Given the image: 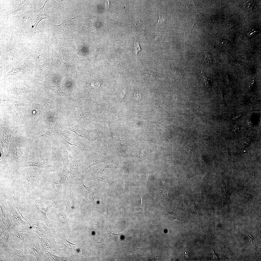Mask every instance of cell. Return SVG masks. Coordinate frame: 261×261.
I'll return each mask as SVG.
<instances>
[{"mask_svg":"<svg viewBox=\"0 0 261 261\" xmlns=\"http://www.w3.org/2000/svg\"><path fill=\"white\" fill-rule=\"evenodd\" d=\"M65 150L68 154H72L73 156H78L82 155L86 150L85 144L82 141L74 144H71L64 139L62 141Z\"/></svg>","mask_w":261,"mask_h":261,"instance_id":"cell-7","label":"cell"},{"mask_svg":"<svg viewBox=\"0 0 261 261\" xmlns=\"http://www.w3.org/2000/svg\"><path fill=\"white\" fill-rule=\"evenodd\" d=\"M223 151L224 153H225L226 154H228V151L227 149L225 148H223Z\"/></svg>","mask_w":261,"mask_h":261,"instance_id":"cell-39","label":"cell"},{"mask_svg":"<svg viewBox=\"0 0 261 261\" xmlns=\"http://www.w3.org/2000/svg\"><path fill=\"white\" fill-rule=\"evenodd\" d=\"M93 179L94 180H96L98 181H104L107 182L110 184L112 185L116 188L118 189V187L117 184L115 182L112 180L108 178L102 176H98L94 177Z\"/></svg>","mask_w":261,"mask_h":261,"instance_id":"cell-25","label":"cell"},{"mask_svg":"<svg viewBox=\"0 0 261 261\" xmlns=\"http://www.w3.org/2000/svg\"><path fill=\"white\" fill-rule=\"evenodd\" d=\"M10 230L13 240L22 246L25 245L33 235L30 231Z\"/></svg>","mask_w":261,"mask_h":261,"instance_id":"cell-9","label":"cell"},{"mask_svg":"<svg viewBox=\"0 0 261 261\" xmlns=\"http://www.w3.org/2000/svg\"><path fill=\"white\" fill-rule=\"evenodd\" d=\"M101 81L98 79H96L94 81L92 82V84L94 86H95V87H98L101 84Z\"/></svg>","mask_w":261,"mask_h":261,"instance_id":"cell-32","label":"cell"},{"mask_svg":"<svg viewBox=\"0 0 261 261\" xmlns=\"http://www.w3.org/2000/svg\"><path fill=\"white\" fill-rule=\"evenodd\" d=\"M29 0H19L15 5L12 12V14H14L17 12L24 10L29 4Z\"/></svg>","mask_w":261,"mask_h":261,"instance_id":"cell-21","label":"cell"},{"mask_svg":"<svg viewBox=\"0 0 261 261\" xmlns=\"http://www.w3.org/2000/svg\"><path fill=\"white\" fill-rule=\"evenodd\" d=\"M192 12L191 21L193 24L198 21H202L204 16L203 14L200 11L196 6L192 5Z\"/></svg>","mask_w":261,"mask_h":261,"instance_id":"cell-20","label":"cell"},{"mask_svg":"<svg viewBox=\"0 0 261 261\" xmlns=\"http://www.w3.org/2000/svg\"><path fill=\"white\" fill-rule=\"evenodd\" d=\"M145 75L149 79L151 80H153L155 78V75L154 73L153 72L150 71H147Z\"/></svg>","mask_w":261,"mask_h":261,"instance_id":"cell-31","label":"cell"},{"mask_svg":"<svg viewBox=\"0 0 261 261\" xmlns=\"http://www.w3.org/2000/svg\"><path fill=\"white\" fill-rule=\"evenodd\" d=\"M106 160V158L103 157L99 156L91 158L89 160L87 167L86 168L85 171H86L90 167L93 166L105 161Z\"/></svg>","mask_w":261,"mask_h":261,"instance_id":"cell-23","label":"cell"},{"mask_svg":"<svg viewBox=\"0 0 261 261\" xmlns=\"http://www.w3.org/2000/svg\"><path fill=\"white\" fill-rule=\"evenodd\" d=\"M213 257L214 258V259H215V258H216L217 259L218 258V257H217V256L216 255V254H215L213 251Z\"/></svg>","mask_w":261,"mask_h":261,"instance_id":"cell-40","label":"cell"},{"mask_svg":"<svg viewBox=\"0 0 261 261\" xmlns=\"http://www.w3.org/2000/svg\"><path fill=\"white\" fill-rule=\"evenodd\" d=\"M2 191L0 192V208L1 213V221L0 225L1 230L0 235L11 227V223L6 210L4 203V197Z\"/></svg>","mask_w":261,"mask_h":261,"instance_id":"cell-5","label":"cell"},{"mask_svg":"<svg viewBox=\"0 0 261 261\" xmlns=\"http://www.w3.org/2000/svg\"><path fill=\"white\" fill-rule=\"evenodd\" d=\"M203 80L206 86L207 87H208V78L205 76L204 75L203 77Z\"/></svg>","mask_w":261,"mask_h":261,"instance_id":"cell-33","label":"cell"},{"mask_svg":"<svg viewBox=\"0 0 261 261\" xmlns=\"http://www.w3.org/2000/svg\"><path fill=\"white\" fill-rule=\"evenodd\" d=\"M14 261H31L30 256L24 251L22 248L21 249L18 250L14 247L13 245L7 252Z\"/></svg>","mask_w":261,"mask_h":261,"instance_id":"cell-15","label":"cell"},{"mask_svg":"<svg viewBox=\"0 0 261 261\" xmlns=\"http://www.w3.org/2000/svg\"><path fill=\"white\" fill-rule=\"evenodd\" d=\"M242 145L244 147H246L248 145V143L246 142H244L242 143Z\"/></svg>","mask_w":261,"mask_h":261,"instance_id":"cell-38","label":"cell"},{"mask_svg":"<svg viewBox=\"0 0 261 261\" xmlns=\"http://www.w3.org/2000/svg\"><path fill=\"white\" fill-rule=\"evenodd\" d=\"M62 161L63 164V170L61 174L58 176L57 179L64 183L66 181L69 173L66 165L65 163V161L63 159Z\"/></svg>","mask_w":261,"mask_h":261,"instance_id":"cell-24","label":"cell"},{"mask_svg":"<svg viewBox=\"0 0 261 261\" xmlns=\"http://www.w3.org/2000/svg\"><path fill=\"white\" fill-rule=\"evenodd\" d=\"M159 18L156 24V26L157 27L162 24L167 19V16L165 13L160 12L159 13Z\"/></svg>","mask_w":261,"mask_h":261,"instance_id":"cell-28","label":"cell"},{"mask_svg":"<svg viewBox=\"0 0 261 261\" xmlns=\"http://www.w3.org/2000/svg\"><path fill=\"white\" fill-rule=\"evenodd\" d=\"M45 127L46 129L45 133L42 136L35 138L40 137L45 138L58 134L61 135L68 138L63 133V132L64 131L62 130L63 128L61 126L60 124L57 122L56 124L52 126H46Z\"/></svg>","mask_w":261,"mask_h":261,"instance_id":"cell-17","label":"cell"},{"mask_svg":"<svg viewBox=\"0 0 261 261\" xmlns=\"http://www.w3.org/2000/svg\"><path fill=\"white\" fill-rule=\"evenodd\" d=\"M210 56L209 55H207L205 58V60L207 62H210L211 61V58Z\"/></svg>","mask_w":261,"mask_h":261,"instance_id":"cell-35","label":"cell"},{"mask_svg":"<svg viewBox=\"0 0 261 261\" xmlns=\"http://www.w3.org/2000/svg\"><path fill=\"white\" fill-rule=\"evenodd\" d=\"M192 108L194 111V112L196 116H197L198 117L200 118V116L199 114L197 112H196L195 109H193V108Z\"/></svg>","mask_w":261,"mask_h":261,"instance_id":"cell-37","label":"cell"},{"mask_svg":"<svg viewBox=\"0 0 261 261\" xmlns=\"http://www.w3.org/2000/svg\"><path fill=\"white\" fill-rule=\"evenodd\" d=\"M72 162V165L67 179L70 185L72 187L78 184L80 181L81 174V167L79 162L68 154Z\"/></svg>","mask_w":261,"mask_h":261,"instance_id":"cell-4","label":"cell"},{"mask_svg":"<svg viewBox=\"0 0 261 261\" xmlns=\"http://www.w3.org/2000/svg\"><path fill=\"white\" fill-rule=\"evenodd\" d=\"M76 196L73 192L71 188L67 191L63 200V203L66 206V209L70 211L73 210L75 208L77 202Z\"/></svg>","mask_w":261,"mask_h":261,"instance_id":"cell-14","label":"cell"},{"mask_svg":"<svg viewBox=\"0 0 261 261\" xmlns=\"http://www.w3.org/2000/svg\"><path fill=\"white\" fill-rule=\"evenodd\" d=\"M7 157L9 161L12 166L18 168L20 171L26 161L21 149L16 145L12 138L10 141Z\"/></svg>","mask_w":261,"mask_h":261,"instance_id":"cell-2","label":"cell"},{"mask_svg":"<svg viewBox=\"0 0 261 261\" xmlns=\"http://www.w3.org/2000/svg\"><path fill=\"white\" fill-rule=\"evenodd\" d=\"M45 179L48 182H52L54 183L55 185V188L54 190L58 193L61 194L62 192V186L63 183L59 181L57 179L55 181H50L46 179L45 178Z\"/></svg>","mask_w":261,"mask_h":261,"instance_id":"cell-26","label":"cell"},{"mask_svg":"<svg viewBox=\"0 0 261 261\" xmlns=\"http://www.w3.org/2000/svg\"><path fill=\"white\" fill-rule=\"evenodd\" d=\"M6 210L11 223V230L30 231V224L25 218L19 210L9 198L4 196Z\"/></svg>","mask_w":261,"mask_h":261,"instance_id":"cell-1","label":"cell"},{"mask_svg":"<svg viewBox=\"0 0 261 261\" xmlns=\"http://www.w3.org/2000/svg\"><path fill=\"white\" fill-rule=\"evenodd\" d=\"M59 194L53 191L42 196L38 201L46 205L49 207L59 208L61 204Z\"/></svg>","mask_w":261,"mask_h":261,"instance_id":"cell-8","label":"cell"},{"mask_svg":"<svg viewBox=\"0 0 261 261\" xmlns=\"http://www.w3.org/2000/svg\"><path fill=\"white\" fill-rule=\"evenodd\" d=\"M133 45L135 54L137 55L138 52L141 50L139 42L137 39L134 41Z\"/></svg>","mask_w":261,"mask_h":261,"instance_id":"cell-29","label":"cell"},{"mask_svg":"<svg viewBox=\"0 0 261 261\" xmlns=\"http://www.w3.org/2000/svg\"><path fill=\"white\" fill-rule=\"evenodd\" d=\"M40 248L45 252L53 250L55 248V243L52 239L48 238L38 237Z\"/></svg>","mask_w":261,"mask_h":261,"instance_id":"cell-18","label":"cell"},{"mask_svg":"<svg viewBox=\"0 0 261 261\" xmlns=\"http://www.w3.org/2000/svg\"><path fill=\"white\" fill-rule=\"evenodd\" d=\"M25 245L28 252L35 256L37 261L43 260V254L40 247L38 237L33 235Z\"/></svg>","mask_w":261,"mask_h":261,"instance_id":"cell-6","label":"cell"},{"mask_svg":"<svg viewBox=\"0 0 261 261\" xmlns=\"http://www.w3.org/2000/svg\"><path fill=\"white\" fill-rule=\"evenodd\" d=\"M47 0H46L43 6L39 8L38 14L34 24L32 26L31 30L33 32H36V27L39 23L43 19H46L47 15L44 14L43 10L44 7Z\"/></svg>","mask_w":261,"mask_h":261,"instance_id":"cell-19","label":"cell"},{"mask_svg":"<svg viewBox=\"0 0 261 261\" xmlns=\"http://www.w3.org/2000/svg\"><path fill=\"white\" fill-rule=\"evenodd\" d=\"M139 191L141 199V202L140 205V209L142 212L143 214L145 216V211L148 199L147 197L143 196L140 192Z\"/></svg>","mask_w":261,"mask_h":261,"instance_id":"cell-27","label":"cell"},{"mask_svg":"<svg viewBox=\"0 0 261 261\" xmlns=\"http://www.w3.org/2000/svg\"><path fill=\"white\" fill-rule=\"evenodd\" d=\"M16 37L14 34H12L8 43L7 51L8 53H14L16 50Z\"/></svg>","mask_w":261,"mask_h":261,"instance_id":"cell-22","label":"cell"},{"mask_svg":"<svg viewBox=\"0 0 261 261\" xmlns=\"http://www.w3.org/2000/svg\"><path fill=\"white\" fill-rule=\"evenodd\" d=\"M136 27L139 29H141L145 27V25L140 20L138 19L136 22Z\"/></svg>","mask_w":261,"mask_h":261,"instance_id":"cell-30","label":"cell"},{"mask_svg":"<svg viewBox=\"0 0 261 261\" xmlns=\"http://www.w3.org/2000/svg\"><path fill=\"white\" fill-rule=\"evenodd\" d=\"M126 92V88H125L123 91L122 93L120 95V97L122 99H123V98Z\"/></svg>","mask_w":261,"mask_h":261,"instance_id":"cell-34","label":"cell"},{"mask_svg":"<svg viewBox=\"0 0 261 261\" xmlns=\"http://www.w3.org/2000/svg\"><path fill=\"white\" fill-rule=\"evenodd\" d=\"M34 221V223L30 225L31 232L36 233L41 237L52 236L50 230L46 227L43 221L35 219Z\"/></svg>","mask_w":261,"mask_h":261,"instance_id":"cell-10","label":"cell"},{"mask_svg":"<svg viewBox=\"0 0 261 261\" xmlns=\"http://www.w3.org/2000/svg\"><path fill=\"white\" fill-rule=\"evenodd\" d=\"M79 190L81 194L84 196L93 208L96 205V201L93 197V188L92 186L87 187L82 181L80 180L78 183Z\"/></svg>","mask_w":261,"mask_h":261,"instance_id":"cell-11","label":"cell"},{"mask_svg":"<svg viewBox=\"0 0 261 261\" xmlns=\"http://www.w3.org/2000/svg\"><path fill=\"white\" fill-rule=\"evenodd\" d=\"M37 154L36 158L33 160L29 161H26L24 164L22 169L25 167H35L40 169L46 168L48 166V161L47 159L42 158L40 150L36 151Z\"/></svg>","mask_w":261,"mask_h":261,"instance_id":"cell-12","label":"cell"},{"mask_svg":"<svg viewBox=\"0 0 261 261\" xmlns=\"http://www.w3.org/2000/svg\"><path fill=\"white\" fill-rule=\"evenodd\" d=\"M48 208V207L45 208L38 207L35 203L33 207L32 211L34 219L41 221L46 225L50 226V221L51 220L48 218L46 216Z\"/></svg>","mask_w":261,"mask_h":261,"instance_id":"cell-13","label":"cell"},{"mask_svg":"<svg viewBox=\"0 0 261 261\" xmlns=\"http://www.w3.org/2000/svg\"><path fill=\"white\" fill-rule=\"evenodd\" d=\"M26 171L25 179L28 183L27 189L28 191L33 189L39 182L45 177L41 170L36 167H27Z\"/></svg>","mask_w":261,"mask_h":261,"instance_id":"cell-3","label":"cell"},{"mask_svg":"<svg viewBox=\"0 0 261 261\" xmlns=\"http://www.w3.org/2000/svg\"><path fill=\"white\" fill-rule=\"evenodd\" d=\"M160 33H159L156 34L155 35V38H154V40L157 41L159 39L160 37Z\"/></svg>","mask_w":261,"mask_h":261,"instance_id":"cell-36","label":"cell"},{"mask_svg":"<svg viewBox=\"0 0 261 261\" xmlns=\"http://www.w3.org/2000/svg\"><path fill=\"white\" fill-rule=\"evenodd\" d=\"M13 240L10 229L5 231L0 235V249L7 252L13 245Z\"/></svg>","mask_w":261,"mask_h":261,"instance_id":"cell-16","label":"cell"}]
</instances>
